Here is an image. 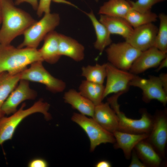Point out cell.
Returning a JSON list of instances; mask_svg holds the SVG:
<instances>
[{
    "label": "cell",
    "instance_id": "cell-15",
    "mask_svg": "<svg viewBox=\"0 0 167 167\" xmlns=\"http://www.w3.org/2000/svg\"><path fill=\"white\" fill-rule=\"evenodd\" d=\"M92 118L108 131L113 133L118 131V119L114 110L107 102L95 106Z\"/></svg>",
    "mask_w": 167,
    "mask_h": 167
},
{
    "label": "cell",
    "instance_id": "cell-35",
    "mask_svg": "<svg viewBox=\"0 0 167 167\" xmlns=\"http://www.w3.org/2000/svg\"><path fill=\"white\" fill-rule=\"evenodd\" d=\"M96 167H110L112 166L111 164L109 161L102 160L98 162L95 165Z\"/></svg>",
    "mask_w": 167,
    "mask_h": 167
},
{
    "label": "cell",
    "instance_id": "cell-24",
    "mask_svg": "<svg viewBox=\"0 0 167 167\" xmlns=\"http://www.w3.org/2000/svg\"><path fill=\"white\" fill-rule=\"evenodd\" d=\"M20 80V73L15 75L7 72L0 73V119L5 115L2 110L3 103Z\"/></svg>",
    "mask_w": 167,
    "mask_h": 167
},
{
    "label": "cell",
    "instance_id": "cell-26",
    "mask_svg": "<svg viewBox=\"0 0 167 167\" xmlns=\"http://www.w3.org/2000/svg\"><path fill=\"white\" fill-rule=\"evenodd\" d=\"M124 18L134 28L156 21L158 15L151 11L142 12L131 9Z\"/></svg>",
    "mask_w": 167,
    "mask_h": 167
},
{
    "label": "cell",
    "instance_id": "cell-27",
    "mask_svg": "<svg viewBox=\"0 0 167 167\" xmlns=\"http://www.w3.org/2000/svg\"><path fill=\"white\" fill-rule=\"evenodd\" d=\"M81 71V75L85 77L86 80L103 84L106 77V63L83 66Z\"/></svg>",
    "mask_w": 167,
    "mask_h": 167
},
{
    "label": "cell",
    "instance_id": "cell-31",
    "mask_svg": "<svg viewBox=\"0 0 167 167\" xmlns=\"http://www.w3.org/2000/svg\"><path fill=\"white\" fill-rule=\"evenodd\" d=\"M131 161L129 167H146V165L143 163L138 156L135 151L134 149L132 151L131 156Z\"/></svg>",
    "mask_w": 167,
    "mask_h": 167
},
{
    "label": "cell",
    "instance_id": "cell-18",
    "mask_svg": "<svg viewBox=\"0 0 167 167\" xmlns=\"http://www.w3.org/2000/svg\"><path fill=\"white\" fill-rule=\"evenodd\" d=\"M59 33L54 31L45 36L42 46L38 49L43 61L54 64L59 61L61 56L59 51Z\"/></svg>",
    "mask_w": 167,
    "mask_h": 167
},
{
    "label": "cell",
    "instance_id": "cell-23",
    "mask_svg": "<svg viewBox=\"0 0 167 167\" xmlns=\"http://www.w3.org/2000/svg\"><path fill=\"white\" fill-rule=\"evenodd\" d=\"M131 9L129 0H109L100 7L98 14L124 18Z\"/></svg>",
    "mask_w": 167,
    "mask_h": 167
},
{
    "label": "cell",
    "instance_id": "cell-20",
    "mask_svg": "<svg viewBox=\"0 0 167 167\" xmlns=\"http://www.w3.org/2000/svg\"><path fill=\"white\" fill-rule=\"evenodd\" d=\"M99 21L111 34L119 35L125 40L129 36L134 29L127 20L122 17L101 15Z\"/></svg>",
    "mask_w": 167,
    "mask_h": 167
},
{
    "label": "cell",
    "instance_id": "cell-37",
    "mask_svg": "<svg viewBox=\"0 0 167 167\" xmlns=\"http://www.w3.org/2000/svg\"><path fill=\"white\" fill-rule=\"evenodd\" d=\"M2 11H1V2H0V24L2 23Z\"/></svg>",
    "mask_w": 167,
    "mask_h": 167
},
{
    "label": "cell",
    "instance_id": "cell-7",
    "mask_svg": "<svg viewBox=\"0 0 167 167\" xmlns=\"http://www.w3.org/2000/svg\"><path fill=\"white\" fill-rule=\"evenodd\" d=\"M43 62L38 61L31 63L28 68L20 73V80L43 84L48 90L53 93L63 92L66 87V83L52 75L44 67Z\"/></svg>",
    "mask_w": 167,
    "mask_h": 167
},
{
    "label": "cell",
    "instance_id": "cell-14",
    "mask_svg": "<svg viewBox=\"0 0 167 167\" xmlns=\"http://www.w3.org/2000/svg\"><path fill=\"white\" fill-rule=\"evenodd\" d=\"M167 57V54L152 47L141 52L132 64L130 72L136 75L151 68L157 67L161 62Z\"/></svg>",
    "mask_w": 167,
    "mask_h": 167
},
{
    "label": "cell",
    "instance_id": "cell-6",
    "mask_svg": "<svg viewBox=\"0 0 167 167\" xmlns=\"http://www.w3.org/2000/svg\"><path fill=\"white\" fill-rule=\"evenodd\" d=\"M71 119L87 134L90 140L91 152L101 144H114L115 142L113 134L104 129L92 118H88L81 113H74Z\"/></svg>",
    "mask_w": 167,
    "mask_h": 167
},
{
    "label": "cell",
    "instance_id": "cell-30",
    "mask_svg": "<svg viewBox=\"0 0 167 167\" xmlns=\"http://www.w3.org/2000/svg\"><path fill=\"white\" fill-rule=\"evenodd\" d=\"M53 0H40L36 10L37 15L38 17H41L43 14L50 13V6L51 1Z\"/></svg>",
    "mask_w": 167,
    "mask_h": 167
},
{
    "label": "cell",
    "instance_id": "cell-5",
    "mask_svg": "<svg viewBox=\"0 0 167 167\" xmlns=\"http://www.w3.org/2000/svg\"><path fill=\"white\" fill-rule=\"evenodd\" d=\"M60 21L58 14H45L40 20L36 21L25 30L23 34V41L17 47L36 49L47 35L58 25Z\"/></svg>",
    "mask_w": 167,
    "mask_h": 167
},
{
    "label": "cell",
    "instance_id": "cell-16",
    "mask_svg": "<svg viewBox=\"0 0 167 167\" xmlns=\"http://www.w3.org/2000/svg\"><path fill=\"white\" fill-rule=\"evenodd\" d=\"M113 134L115 139L114 147L116 149H121L126 158L130 159L135 146L140 141L146 139L149 134H132L118 131Z\"/></svg>",
    "mask_w": 167,
    "mask_h": 167
},
{
    "label": "cell",
    "instance_id": "cell-1",
    "mask_svg": "<svg viewBox=\"0 0 167 167\" xmlns=\"http://www.w3.org/2000/svg\"><path fill=\"white\" fill-rule=\"evenodd\" d=\"M2 26L0 30L1 44L8 45L36 21L28 13L16 7L12 0H0Z\"/></svg>",
    "mask_w": 167,
    "mask_h": 167
},
{
    "label": "cell",
    "instance_id": "cell-34",
    "mask_svg": "<svg viewBox=\"0 0 167 167\" xmlns=\"http://www.w3.org/2000/svg\"><path fill=\"white\" fill-rule=\"evenodd\" d=\"M159 77L164 90L167 93V74L164 73H161L159 75Z\"/></svg>",
    "mask_w": 167,
    "mask_h": 167
},
{
    "label": "cell",
    "instance_id": "cell-10",
    "mask_svg": "<svg viewBox=\"0 0 167 167\" xmlns=\"http://www.w3.org/2000/svg\"><path fill=\"white\" fill-rule=\"evenodd\" d=\"M106 82L103 99L112 93L126 92L130 86V82L136 76L128 71L118 69L109 62L106 63Z\"/></svg>",
    "mask_w": 167,
    "mask_h": 167
},
{
    "label": "cell",
    "instance_id": "cell-12",
    "mask_svg": "<svg viewBox=\"0 0 167 167\" xmlns=\"http://www.w3.org/2000/svg\"><path fill=\"white\" fill-rule=\"evenodd\" d=\"M36 96V91L30 88L29 81L20 79L3 103L2 112L4 115L13 113L17 111L18 106L21 102L26 100L34 99Z\"/></svg>",
    "mask_w": 167,
    "mask_h": 167
},
{
    "label": "cell",
    "instance_id": "cell-36",
    "mask_svg": "<svg viewBox=\"0 0 167 167\" xmlns=\"http://www.w3.org/2000/svg\"><path fill=\"white\" fill-rule=\"evenodd\" d=\"M167 66V57L164 59L157 66L156 71L158 72L162 69Z\"/></svg>",
    "mask_w": 167,
    "mask_h": 167
},
{
    "label": "cell",
    "instance_id": "cell-3",
    "mask_svg": "<svg viewBox=\"0 0 167 167\" xmlns=\"http://www.w3.org/2000/svg\"><path fill=\"white\" fill-rule=\"evenodd\" d=\"M25 103L18 110L9 117H3L0 119V146L5 142L11 139L17 127L21 122L28 116L36 113H42L45 119L49 120L51 116L48 112L50 105L41 99L35 102L28 109H25Z\"/></svg>",
    "mask_w": 167,
    "mask_h": 167
},
{
    "label": "cell",
    "instance_id": "cell-8",
    "mask_svg": "<svg viewBox=\"0 0 167 167\" xmlns=\"http://www.w3.org/2000/svg\"><path fill=\"white\" fill-rule=\"evenodd\" d=\"M109 62L115 67L129 71L141 52L126 41L111 43L105 49Z\"/></svg>",
    "mask_w": 167,
    "mask_h": 167
},
{
    "label": "cell",
    "instance_id": "cell-33",
    "mask_svg": "<svg viewBox=\"0 0 167 167\" xmlns=\"http://www.w3.org/2000/svg\"><path fill=\"white\" fill-rule=\"evenodd\" d=\"M24 2L30 4L34 10H37L38 5V0H16L14 4L15 5H18Z\"/></svg>",
    "mask_w": 167,
    "mask_h": 167
},
{
    "label": "cell",
    "instance_id": "cell-9",
    "mask_svg": "<svg viewBox=\"0 0 167 167\" xmlns=\"http://www.w3.org/2000/svg\"><path fill=\"white\" fill-rule=\"evenodd\" d=\"M129 86L140 89L143 92V100L149 102L156 100L163 105L167 102V93L164 90L159 76L150 75L148 79H144L137 76L130 82Z\"/></svg>",
    "mask_w": 167,
    "mask_h": 167
},
{
    "label": "cell",
    "instance_id": "cell-38",
    "mask_svg": "<svg viewBox=\"0 0 167 167\" xmlns=\"http://www.w3.org/2000/svg\"><path fill=\"white\" fill-rule=\"evenodd\" d=\"M1 44V40H0V45Z\"/></svg>",
    "mask_w": 167,
    "mask_h": 167
},
{
    "label": "cell",
    "instance_id": "cell-19",
    "mask_svg": "<svg viewBox=\"0 0 167 167\" xmlns=\"http://www.w3.org/2000/svg\"><path fill=\"white\" fill-rule=\"evenodd\" d=\"M63 99L66 103L70 105L80 113L91 118L93 117L95 105L79 92L74 89H70L64 93Z\"/></svg>",
    "mask_w": 167,
    "mask_h": 167
},
{
    "label": "cell",
    "instance_id": "cell-13",
    "mask_svg": "<svg viewBox=\"0 0 167 167\" xmlns=\"http://www.w3.org/2000/svg\"><path fill=\"white\" fill-rule=\"evenodd\" d=\"M158 30L153 23L134 28L125 41L137 49L144 51L154 46Z\"/></svg>",
    "mask_w": 167,
    "mask_h": 167
},
{
    "label": "cell",
    "instance_id": "cell-29",
    "mask_svg": "<svg viewBox=\"0 0 167 167\" xmlns=\"http://www.w3.org/2000/svg\"><path fill=\"white\" fill-rule=\"evenodd\" d=\"M129 0L131 9L143 12L151 11L153 5L166 0H137L135 2Z\"/></svg>",
    "mask_w": 167,
    "mask_h": 167
},
{
    "label": "cell",
    "instance_id": "cell-2",
    "mask_svg": "<svg viewBox=\"0 0 167 167\" xmlns=\"http://www.w3.org/2000/svg\"><path fill=\"white\" fill-rule=\"evenodd\" d=\"M43 61L37 49L16 48L10 45H0V73H20L27 66L38 61Z\"/></svg>",
    "mask_w": 167,
    "mask_h": 167
},
{
    "label": "cell",
    "instance_id": "cell-28",
    "mask_svg": "<svg viewBox=\"0 0 167 167\" xmlns=\"http://www.w3.org/2000/svg\"><path fill=\"white\" fill-rule=\"evenodd\" d=\"M160 25L156 36L154 47L161 51L167 52V15L164 13L158 15Z\"/></svg>",
    "mask_w": 167,
    "mask_h": 167
},
{
    "label": "cell",
    "instance_id": "cell-4",
    "mask_svg": "<svg viewBox=\"0 0 167 167\" xmlns=\"http://www.w3.org/2000/svg\"><path fill=\"white\" fill-rule=\"evenodd\" d=\"M124 92L114 94L107 99V102L117 114L118 119V130L132 134H149L152 127L153 117L146 111L142 113L141 117L139 119L131 118L120 111L118 103L119 97Z\"/></svg>",
    "mask_w": 167,
    "mask_h": 167
},
{
    "label": "cell",
    "instance_id": "cell-21",
    "mask_svg": "<svg viewBox=\"0 0 167 167\" xmlns=\"http://www.w3.org/2000/svg\"><path fill=\"white\" fill-rule=\"evenodd\" d=\"M134 149L140 160L147 167H158L161 165L162 158L145 139L137 143Z\"/></svg>",
    "mask_w": 167,
    "mask_h": 167
},
{
    "label": "cell",
    "instance_id": "cell-32",
    "mask_svg": "<svg viewBox=\"0 0 167 167\" xmlns=\"http://www.w3.org/2000/svg\"><path fill=\"white\" fill-rule=\"evenodd\" d=\"M28 166L29 167H47L48 166V164L44 159L36 158L30 161Z\"/></svg>",
    "mask_w": 167,
    "mask_h": 167
},
{
    "label": "cell",
    "instance_id": "cell-25",
    "mask_svg": "<svg viewBox=\"0 0 167 167\" xmlns=\"http://www.w3.org/2000/svg\"><path fill=\"white\" fill-rule=\"evenodd\" d=\"M104 89L105 86L103 84L85 80L80 84L79 92L95 106L102 102Z\"/></svg>",
    "mask_w": 167,
    "mask_h": 167
},
{
    "label": "cell",
    "instance_id": "cell-22",
    "mask_svg": "<svg viewBox=\"0 0 167 167\" xmlns=\"http://www.w3.org/2000/svg\"><path fill=\"white\" fill-rule=\"evenodd\" d=\"M86 14L91 20L95 32L96 40L94 44V47L99 51L101 55L106 48L112 43L111 34L106 27L97 20L92 11Z\"/></svg>",
    "mask_w": 167,
    "mask_h": 167
},
{
    "label": "cell",
    "instance_id": "cell-11",
    "mask_svg": "<svg viewBox=\"0 0 167 167\" xmlns=\"http://www.w3.org/2000/svg\"><path fill=\"white\" fill-rule=\"evenodd\" d=\"M145 139L162 158L165 157L167 141V118L165 112H159L153 117L152 128Z\"/></svg>",
    "mask_w": 167,
    "mask_h": 167
},
{
    "label": "cell",
    "instance_id": "cell-17",
    "mask_svg": "<svg viewBox=\"0 0 167 167\" xmlns=\"http://www.w3.org/2000/svg\"><path fill=\"white\" fill-rule=\"evenodd\" d=\"M58 49L61 56L68 57L77 62H80L84 58V46L75 40L60 33Z\"/></svg>",
    "mask_w": 167,
    "mask_h": 167
}]
</instances>
